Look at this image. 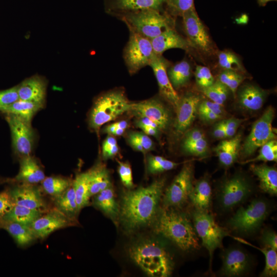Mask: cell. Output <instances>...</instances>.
Masks as SVG:
<instances>
[{"instance_id":"35","label":"cell","mask_w":277,"mask_h":277,"mask_svg":"<svg viewBox=\"0 0 277 277\" xmlns=\"http://www.w3.org/2000/svg\"><path fill=\"white\" fill-rule=\"evenodd\" d=\"M76 201L79 212L90 203L88 179L87 172H82L78 174L72 182Z\"/></svg>"},{"instance_id":"42","label":"cell","mask_w":277,"mask_h":277,"mask_svg":"<svg viewBox=\"0 0 277 277\" xmlns=\"http://www.w3.org/2000/svg\"><path fill=\"white\" fill-rule=\"evenodd\" d=\"M260 148L259 153L256 157L246 161L243 163L246 164L260 161L276 162L277 142L275 139L268 141Z\"/></svg>"},{"instance_id":"10","label":"cell","mask_w":277,"mask_h":277,"mask_svg":"<svg viewBox=\"0 0 277 277\" xmlns=\"http://www.w3.org/2000/svg\"><path fill=\"white\" fill-rule=\"evenodd\" d=\"M274 114V109L270 106L253 124L243 145L241 154L244 157L250 156L264 144L276 138L272 127Z\"/></svg>"},{"instance_id":"26","label":"cell","mask_w":277,"mask_h":277,"mask_svg":"<svg viewBox=\"0 0 277 277\" xmlns=\"http://www.w3.org/2000/svg\"><path fill=\"white\" fill-rule=\"evenodd\" d=\"M241 135L223 140L214 150L220 164L225 167L232 166L237 160L240 150Z\"/></svg>"},{"instance_id":"1","label":"cell","mask_w":277,"mask_h":277,"mask_svg":"<svg viewBox=\"0 0 277 277\" xmlns=\"http://www.w3.org/2000/svg\"><path fill=\"white\" fill-rule=\"evenodd\" d=\"M165 184V179L161 178L147 186L128 189L123 193L119 222L126 232H133L155 221Z\"/></svg>"},{"instance_id":"23","label":"cell","mask_w":277,"mask_h":277,"mask_svg":"<svg viewBox=\"0 0 277 277\" xmlns=\"http://www.w3.org/2000/svg\"><path fill=\"white\" fill-rule=\"evenodd\" d=\"M45 177L44 172L36 160L29 155L21 157L18 173L12 180L35 185L42 182Z\"/></svg>"},{"instance_id":"57","label":"cell","mask_w":277,"mask_h":277,"mask_svg":"<svg viewBox=\"0 0 277 277\" xmlns=\"http://www.w3.org/2000/svg\"><path fill=\"white\" fill-rule=\"evenodd\" d=\"M128 142L130 146L135 151L141 152L143 153H145L146 152L145 151L144 148L137 140V139L135 137L134 135L133 134V132H130L128 134V139H127Z\"/></svg>"},{"instance_id":"18","label":"cell","mask_w":277,"mask_h":277,"mask_svg":"<svg viewBox=\"0 0 277 277\" xmlns=\"http://www.w3.org/2000/svg\"><path fill=\"white\" fill-rule=\"evenodd\" d=\"M8 191L15 205L36 210L42 213L49 210L39 189L35 185L23 183Z\"/></svg>"},{"instance_id":"51","label":"cell","mask_w":277,"mask_h":277,"mask_svg":"<svg viewBox=\"0 0 277 277\" xmlns=\"http://www.w3.org/2000/svg\"><path fill=\"white\" fill-rule=\"evenodd\" d=\"M244 120L231 117L222 120L227 138L234 136Z\"/></svg>"},{"instance_id":"3","label":"cell","mask_w":277,"mask_h":277,"mask_svg":"<svg viewBox=\"0 0 277 277\" xmlns=\"http://www.w3.org/2000/svg\"><path fill=\"white\" fill-rule=\"evenodd\" d=\"M128 254L133 262L146 274L152 277H167L173 270V258L159 242L144 240L131 245Z\"/></svg>"},{"instance_id":"43","label":"cell","mask_w":277,"mask_h":277,"mask_svg":"<svg viewBox=\"0 0 277 277\" xmlns=\"http://www.w3.org/2000/svg\"><path fill=\"white\" fill-rule=\"evenodd\" d=\"M167 12L172 16H180L194 7V0H165Z\"/></svg>"},{"instance_id":"38","label":"cell","mask_w":277,"mask_h":277,"mask_svg":"<svg viewBox=\"0 0 277 277\" xmlns=\"http://www.w3.org/2000/svg\"><path fill=\"white\" fill-rule=\"evenodd\" d=\"M218 63L223 70H232L241 73L246 72L241 60L232 52L228 51L220 52L218 54Z\"/></svg>"},{"instance_id":"39","label":"cell","mask_w":277,"mask_h":277,"mask_svg":"<svg viewBox=\"0 0 277 277\" xmlns=\"http://www.w3.org/2000/svg\"><path fill=\"white\" fill-rule=\"evenodd\" d=\"M201 91L210 101L223 106L230 90L217 80L210 86L201 89Z\"/></svg>"},{"instance_id":"15","label":"cell","mask_w":277,"mask_h":277,"mask_svg":"<svg viewBox=\"0 0 277 277\" xmlns=\"http://www.w3.org/2000/svg\"><path fill=\"white\" fill-rule=\"evenodd\" d=\"M130 111L137 117H145L150 119L157 125L160 130H166L171 122L169 110L156 98L132 103Z\"/></svg>"},{"instance_id":"29","label":"cell","mask_w":277,"mask_h":277,"mask_svg":"<svg viewBox=\"0 0 277 277\" xmlns=\"http://www.w3.org/2000/svg\"><path fill=\"white\" fill-rule=\"evenodd\" d=\"M0 229L6 230L21 247L27 246L37 239L30 226L1 220Z\"/></svg>"},{"instance_id":"19","label":"cell","mask_w":277,"mask_h":277,"mask_svg":"<svg viewBox=\"0 0 277 277\" xmlns=\"http://www.w3.org/2000/svg\"><path fill=\"white\" fill-rule=\"evenodd\" d=\"M165 3V0H104L106 13L117 18L145 9L164 10Z\"/></svg>"},{"instance_id":"2","label":"cell","mask_w":277,"mask_h":277,"mask_svg":"<svg viewBox=\"0 0 277 277\" xmlns=\"http://www.w3.org/2000/svg\"><path fill=\"white\" fill-rule=\"evenodd\" d=\"M154 222V231L182 250L189 251L199 247L194 226L185 213L174 208L163 207Z\"/></svg>"},{"instance_id":"24","label":"cell","mask_w":277,"mask_h":277,"mask_svg":"<svg viewBox=\"0 0 277 277\" xmlns=\"http://www.w3.org/2000/svg\"><path fill=\"white\" fill-rule=\"evenodd\" d=\"M17 87L19 100L31 101L44 105L46 85L41 78L33 76L24 81Z\"/></svg>"},{"instance_id":"52","label":"cell","mask_w":277,"mask_h":277,"mask_svg":"<svg viewBox=\"0 0 277 277\" xmlns=\"http://www.w3.org/2000/svg\"><path fill=\"white\" fill-rule=\"evenodd\" d=\"M261 242L264 246L270 247L277 250V234L270 229H265L262 233Z\"/></svg>"},{"instance_id":"59","label":"cell","mask_w":277,"mask_h":277,"mask_svg":"<svg viewBox=\"0 0 277 277\" xmlns=\"http://www.w3.org/2000/svg\"><path fill=\"white\" fill-rule=\"evenodd\" d=\"M137 118L138 119L136 122V124L140 128L144 127H151L160 130L157 125L150 119L145 117H138Z\"/></svg>"},{"instance_id":"6","label":"cell","mask_w":277,"mask_h":277,"mask_svg":"<svg viewBox=\"0 0 277 277\" xmlns=\"http://www.w3.org/2000/svg\"><path fill=\"white\" fill-rule=\"evenodd\" d=\"M270 209L267 200L255 199L246 206L240 207L228 221V225L233 231L242 234L254 233L261 227Z\"/></svg>"},{"instance_id":"34","label":"cell","mask_w":277,"mask_h":277,"mask_svg":"<svg viewBox=\"0 0 277 277\" xmlns=\"http://www.w3.org/2000/svg\"><path fill=\"white\" fill-rule=\"evenodd\" d=\"M43 214L40 211L36 210L14 205L12 209L2 220L30 226Z\"/></svg>"},{"instance_id":"4","label":"cell","mask_w":277,"mask_h":277,"mask_svg":"<svg viewBox=\"0 0 277 277\" xmlns=\"http://www.w3.org/2000/svg\"><path fill=\"white\" fill-rule=\"evenodd\" d=\"M118 19L126 24L129 31L150 40L168 30L175 28L174 18L164 10L145 9L125 14Z\"/></svg>"},{"instance_id":"5","label":"cell","mask_w":277,"mask_h":277,"mask_svg":"<svg viewBox=\"0 0 277 277\" xmlns=\"http://www.w3.org/2000/svg\"><path fill=\"white\" fill-rule=\"evenodd\" d=\"M132 102L122 89L109 90L94 101L89 115V126L98 131L101 126L131 110Z\"/></svg>"},{"instance_id":"33","label":"cell","mask_w":277,"mask_h":277,"mask_svg":"<svg viewBox=\"0 0 277 277\" xmlns=\"http://www.w3.org/2000/svg\"><path fill=\"white\" fill-rule=\"evenodd\" d=\"M167 74L174 89H180L188 84L191 75V67L186 60H182L167 69Z\"/></svg>"},{"instance_id":"40","label":"cell","mask_w":277,"mask_h":277,"mask_svg":"<svg viewBox=\"0 0 277 277\" xmlns=\"http://www.w3.org/2000/svg\"><path fill=\"white\" fill-rule=\"evenodd\" d=\"M244 79L242 73L229 70H223L218 77V81L225 85L234 97L236 96L238 87Z\"/></svg>"},{"instance_id":"27","label":"cell","mask_w":277,"mask_h":277,"mask_svg":"<svg viewBox=\"0 0 277 277\" xmlns=\"http://www.w3.org/2000/svg\"><path fill=\"white\" fill-rule=\"evenodd\" d=\"M211 187L209 179L204 177L193 184L188 200L195 209L208 211L211 202Z\"/></svg>"},{"instance_id":"54","label":"cell","mask_w":277,"mask_h":277,"mask_svg":"<svg viewBox=\"0 0 277 277\" xmlns=\"http://www.w3.org/2000/svg\"><path fill=\"white\" fill-rule=\"evenodd\" d=\"M132 132L144 148L145 152L151 150L153 149V142L148 135L141 132Z\"/></svg>"},{"instance_id":"48","label":"cell","mask_w":277,"mask_h":277,"mask_svg":"<svg viewBox=\"0 0 277 277\" xmlns=\"http://www.w3.org/2000/svg\"><path fill=\"white\" fill-rule=\"evenodd\" d=\"M19 100L17 86L0 91V110Z\"/></svg>"},{"instance_id":"44","label":"cell","mask_w":277,"mask_h":277,"mask_svg":"<svg viewBox=\"0 0 277 277\" xmlns=\"http://www.w3.org/2000/svg\"><path fill=\"white\" fill-rule=\"evenodd\" d=\"M183 151L186 154L196 156H204L208 152V144L206 137L195 142L182 145Z\"/></svg>"},{"instance_id":"11","label":"cell","mask_w":277,"mask_h":277,"mask_svg":"<svg viewBox=\"0 0 277 277\" xmlns=\"http://www.w3.org/2000/svg\"><path fill=\"white\" fill-rule=\"evenodd\" d=\"M194 168L185 164L163 194L164 207L180 208L188 200L193 186Z\"/></svg>"},{"instance_id":"53","label":"cell","mask_w":277,"mask_h":277,"mask_svg":"<svg viewBox=\"0 0 277 277\" xmlns=\"http://www.w3.org/2000/svg\"><path fill=\"white\" fill-rule=\"evenodd\" d=\"M205 137L204 132L198 128L188 130L184 135L182 145L189 144Z\"/></svg>"},{"instance_id":"32","label":"cell","mask_w":277,"mask_h":277,"mask_svg":"<svg viewBox=\"0 0 277 277\" xmlns=\"http://www.w3.org/2000/svg\"><path fill=\"white\" fill-rule=\"evenodd\" d=\"M53 197L55 208L70 219L77 222L76 217L79 211L72 184L63 193Z\"/></svg>"},{"instance_id":"49","label":"cell","mask_w":277,"mask_h":277,"mask_svg":"<svg viewBox=\"0 0 277 277\" xmlns=\"http://www.w3.org/2000/svg\"><path fill=\"white\" fill-rule=\"evenodd\" d=\"M211 112L222 116L225 114L223 106L211 101H201L199 104L197 112Z\"/></svg>"},{"instance_id":"14","label":"cell","mask_w":277,"mask_h":277,"mask_svg":"<svg viewBox=\"0 0 277 277\" xmlns=\"http://www.w3.org/2000/svg\"><path fill=\"white\" fill-rule=\"evenodd\" d=\"M6 119L10 129L15 151L21 157L30 155L34 143V134L31 124L11 114H7Z\"/></svg>"},{"instance_id":"16","label":"cell","mask_w":277,"mask_h":277,"mask_svg":"<svg viewBox=\"0 0 277 277\" xmlns=\"http://www.w3.org/2000/svg\"><path fill=\"white\" fill-rule=\"evenodd\" d=\"M76 222L55 208L42 214L30 227L37 239L43 240L54 231L74 225Z\"/></svg>"},{"instance_id":"50","label":"cell","mask_w":277,"mask_h":277,"mask_svg":"<svg viewBox=\"0 0 277 277\" xmlns=\"http://www.w3.org/2000/svg\"><path fill=\"white\" fill-rule=\"evenodd\" d=\"M14 205L8 190L0 192V220L12 209Z\"/></svg>"},{"instance_id":"56","label":"cell","mask_w":277,"mask_h":277,"mask_svg":"<svg viewBox=\"0 0 277 277\" xmlns=\"http://www.w3.org/2000/svg\"><path fill=\"white\" fill-rule=\"evenodd\" d=\"M212 135L216 139L227 138L222 121L216 123L212 129Z\"/></svg>"},{"instance_id":"45","label":"cell","mask_w":277,"mask_h":277,"mask_svg":"<svg viewBox=\"0 0 277 277\" xmlns=\"http://www.w3.org/2000/svg\"><path fill=\"white\" fill-rule=\"evenodd\" d=\"M196 85L201 89L207 88L215 82L210 69L203 66H196L194 72Z\"/></svg>"},{"instance_id":"60","label":"cell","mask_w":277,"mask_h":277,"mask_svg":"<svg viewBox=\"0 0 277 277\" xmlns=\"http://www.w3.org/2000/svg\"><path fill=\"white\" fill-rule=\"evenodd\" d=\"M144 133L148 135L156 137L159 134L160 130L151 127H144L141 128Z\"/></svg>"},{"instance_id":"9","label":"cell","mask_w":277,"mask_h":277,"mask_svg":"<svg viewBox=\"0 0 277 277\" xmlns=\"http://www.w3.org/2000/svg\"><path fill=\"white\" fill-rule=\"evenodd\" d=\"M192 217L195 231L201 239L203 246L208 250L211 262L214 251L221 247L224 238L229 234L216 224L208 211L195 209Z\"/></svg>"},{"instance_id":"21","label":"cell","mask_w":277,"mask_h":277,"mask_svg":"<svg viewBox=\"0 0 277 277\" xmlns=\"http://www.w3.org/2000/svg\"><path fill=\"white\" fill-rule=\"evenodd\" d=\"M267 95V92L259 86L251 84H245L238 90V103L243 110L256 111L263 107Z\"/></svg>"},{"instance_id":"22","label":"cell","mask_w":277,"mask_h":277,"mask_svg":"<svg viewBox=\"0 0 277 277\" xmlns=\"http://www.w3.org/2000/svg\"><path fill=\"white\" fill-rule=\"evenodd\" d=\"M150 41L156 55H162L170 49L178 48L188 51L191 48L187 39L178 33L175 28L168 30Z\"/></svg>"},{"instance_id":"13","label":"cell","mask_w":277,"mask_h":277,"mask_svg":"<svg viewBox=\"0 0 277 277\" xmlns=\"http://www.w3.org/2000/svg\"><path fill=\"white\" fill-rule=\"evenodd\" d=\"M201 101L200 96L190 92L180 97L173 126L176 137L182 136L189 130L197 114L198 106Z\"/></svg>"},{"instance_id":"47","label":"cell","mask_w":277,"mask_h":277,"mask_svg":"<svg viewBox=\"0 0 277 277\" xmlns=\"http://www.w3.org/2000/svg\"><path fill=\"white\" fill-rule=\"evenodd\" d=\"M118 163L117 171L123 185L128 189H132L134 184L130 164L119 161Z\"/></svg>"},{"instance_id":"61","label":"cell","mask_w":277,"mask_h":277,"mask_svg":"<svg viewBox=\"0 0 277 277\" xmlns=\"http://www.w3.org/2000/svg\"><path fill=\"white\" fill-rule=\"evenodd\" d=\"M276 0H258V3L260 6H265L268 2Z\"/></svg>"},{"instance_id":"41","label":"cell","mask_w":277,"mask_h":277,"mask_svg":"<svg viewBox=\"0 0 277 277\" xmlns=\"http://www.w3.org/2000/svg\"><path fill=\"white\" fill-rule=\"evenodd\" d=\"M179 164L162 156L150 155L147 160V170L150 174H157L172 170Z\"/></svg>"},{"instance_id":"31","label":"cell","mask_w":277,"mask_h":277,"mask_svg":"<svg viewBox=\"0 0 277 277\" xmlns=\"http://www.w3.org/2000/svg\"><path fill=\"white\" fill-rule=\"evenodd\" d=\"M44 106L43 104L21 100L2 108L0 111L6 114H13L31 124L34 114Z\"/></svg>"},{"instance_id":"25","label":"cell","mask_w":277,"mask_h":277,"mask_svg":"<svg viewBox=\"0 0 277 277\" xmlns=\"http://www.w3.org/2000/svg\"><path fill=\"white\" fill-rule=\"evenodd\" d=\"M94 196V206L108 216L115 224L118 223L120 204L115 199L112 185Z\"/></svg>"},{"instance_id":"12","label":"cell","mask_w":277,"mask_h":277,"mask_svg":"<svg viewBox=\"0 0 277 277\" xmlns=\"http://www.w3.org/2000/svg\"><path fill=\"white\" fill-rule=\"evenodd\" d=\"M184 32L191 48L205 54L213 51V45L209 34L199 17L194 7L182 16Z\"/></svg>"},{"instance_id":"20","label":"cell","mask_w":277,"mask_h":277,"mask_svg":"<svg viewBox=\"0 0 277 277\" xmlns=\"http://www.w3.org/2000/svg\"><path fill=\"white\" fill-rule=\"evenodd\" d=\"M222 259L220 273L222 275L239 276L246 273L250 269V258L241 248L231 247L225 249Z\"/></svg>"},{"instance_id":"37","label":"cell","mask_w":277,"mask_h":277,"mask_svg":"<svg viewBox=\"0 0 277 277\" xmlns=\"http://www.w3.org/2000/svg\"><path fill=\"white\" fill-rule=\"evenodd\" d=\"M41 183L44 192L53 197L63 193L72 184L68 179L58 176L45 177Z\"/></svg>"},{"instance_id":"58","label":"cell","mask_w":277,"mask_h":277,"mask_svg":"<svg viewBox=\"0 0 277 277\" xmlns=\"http://www.w3.org/2000/svg\"><path fill=\"white\" fill-rule=\"evenodd\" d=\"M103 130L104 133H107L108 135L112 136H121L124 133L126 130L122 128H117L111 124L105 127Z\"/></svg>"},{"instance_id":"17","label":"cell","mask_w":277,"mask_h":277,"mask_svg":"<svg viewBox=\"0 0 277 277\" xmlns=\"http://www.w3.org/2000/svg\"><path fill=\"white\" fill-rule=\"evenodd\" d=\"M169 62L162 55L155 54L149 66L156 78L161 95L176 109L180 97L173 87L167 74Z\"/></svg>"},{"instance_id":"8","label":"cell","mask_w":277,"mask_h":277,"mask_svg":"<svg viewBox=\"0 0 277 277\" xmlns=\"http://www.w3.org/2000/svg\"><path fill=\"white\" fill-rule=\"evenodd\" d=\"M155 55L151 41L135 32L129 31V37L123 52V57L130 74L149 66Z\"/></svg>"},{"instance_id":"28","label":"cell","mask_w":277,"mask_h":277,"mask_svg":"<svg viewBox=\"0 0 277 277\" xmlns=\"http://www.w3.org/2000/svg\"><path fill=\"white\" fill-rule=\"evenodd\" d=\"M250 170L260 182V188L270 195L277 194V170L274 167L265 164H252Z\"/></svg>"},{"instance_id":"7","label":"cell","mask_w":277,"mask_h":277,"mask_svg":"<svg viewBox=\"0 0 277 277\" xmlns=\"http://www.w3.org/2000/svg\"><path fill=\"white\" fill-rule=\"evenodd\" d=\"M249 179L241 173L225 179L217 192V201L221 208L227 211L244 202L252 193Z\"/></svg>"},{"instance_id":"30","label":"cell","mask_w":277,"mask_h":277,"mask_svg":"<svg viewBox=\"0 0 277 277\" xmlns=\"http://www.w3.org/2000/svg\"><path fill=\"white\" fill-rule=\"evenodd\" d=\"M87 172L91 197L111 185L109 172L102 163H97Z\"/></svg>"},{"instance_id":"55","label":"cell","mask_w":277,"mask_h":277,"mask_svg":"<svg viewBox=\"0 0 277 277\" xmlns=\"http://www.w3.org/2000/svg\"><path fill=\"white\" fill-rule=\"evenodd\" d=\"M200 118L205 123H211L219 121L223 116L211 112H199Z\"/></svg>"},{"instance_id":"46","label":"cell","mask_w":277,"mask_h":277,"mask_svg":"<svg viewBox=\"0 0 277 277\" xmlns=\"http://www.w3.org/2000/svg\"><path fill=\"white\" fill-rule=\"evenodd\" d=\"M119 147L116 138L108 135L102 144V156L104 160L114 157L118 153Z\"/></svg>"},{"instance_id":"36","label":"cell","mask_w":277,"mask_h":277,"mask_svg":"<svg viewBox=\"0 0 277 277\" xmlns=\"http://www.w3.org/2000/svg\"><path fill=\"white\" fill-rule=\"evenodd\" d=\"M238 241L243 243L251 246L262 252L265 255V266L263 271L261 274L263 277H273L277 274V253L276 250L268 247L264 246L263 248H259L254 246L248 242L238 238H234Z\"/></svg>"}]
</instances>
